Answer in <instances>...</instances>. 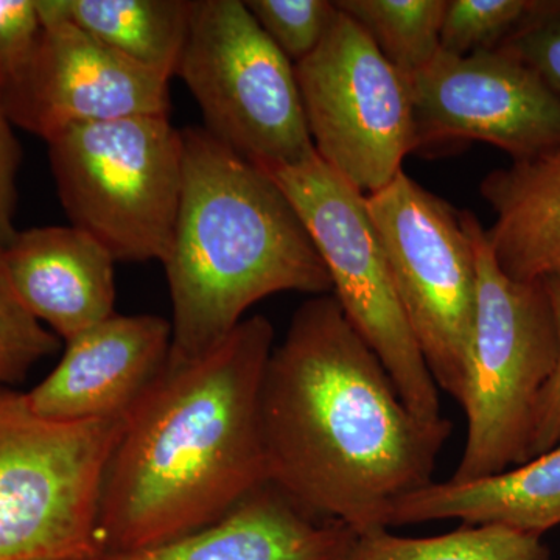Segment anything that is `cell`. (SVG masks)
<instances>
[{
  "instance_id": "6da1fadb",
  "label": "cell",
  "mask_w": 560,
  "mask_h": 560,
  "mask_svg": "<svg viewBox=\"0 0 560 560\" xmlns=\"http://www.w3.org/2000/svg\"><path fill=\"white\" fill-rule=\"evenodd\" d=\"M268 482L357 533L433 482L453 425L401 400L381 359L331 294L304 302L272 349L260 394Z\"/></svg>"
},
{
  "instance_id": "7a4b0ae2",
  "label": "cell",
  "mask_w": 560,
  "mask_h": 560,
  "mask_svg": "<svg viewBox=\"0 0 560 560\" xmlns=\"http://www.w3.org/2000/svg\"><path fill=\"white\" fill-rule=\"evenodd\" d=\"M272 349L275 329L256 315L205 355L167 361L125 418L106 466L103 556L149 550L212 525L270 481L260 394Z\"/></svg>"
},
{
  "instance_id": "3957f363",
  "label": "cell",
  "mask_w": 560,
  "mask_h": 560,
  "mask_svg": "<svg viewBox=\"0 0 560 560\" xmlns=\"http://www.w3.org/2000/svg\"><path fill=\"white\" fill-rule=\"evenodd\" d=\"M183 194L167 257L168 363L205 355L256 302L331 293L326 265L271 176L205 128L183 130Z\"/></svg>"
},
{
  "instance_id": "277c9868",
  "label": "cell",
  "mask_w": 560,
  "mask_h": 560,
  "mask_svg": "<svg viewBox=\"0 0 560 560\" xmlns=\"http://www.w3.org/2000/svg\"><path fill=\"white\" fill-rule=\"evenodd\" d=\"M477 259V312L469 378L460 407L467 438L448 480H480L525 460L534 412L559 360V330L544 280L500 270L486 230L460 212Z\"/></svg>"
},
{
  "instance_id": "5b68a950",
  "label": "cell",
  "mask_w": 560,
  "mask_h": 560,
  "mask_svg": "<svg viewBox=\"0 0 560 560\" xmlns=\"http://www.w3.org/2000/svg\"><path fill=\"white\" fill-rule=\"evenodd\" d=\"M124 423L40 418L0 388V560L102 558L98 501Z\"/></svg>"
},
{
  "instance_id": "8992f818",
  "label": "cell",
  "mask_w": 560,
  "mask_h": 560,
  "mask_svg": "<svg viewBox=\"0 0 560 560\" xmlns=\"http://www.w3.org/2000/svg\"><path fill=\"white\" fill-rule=\"evenodd\" d=\"M70 224L119 261H164L183 194L184 140L168 116L70 127L47 140Z\"/></svg>"
},
{
  "instance_id": "52a82bcc",
  "label": "cell",
  "mask_w": 560,
  "mask_h": 560,
  "mask_svg": "<svg viewBox=\"0 0 560 560\" xmlns=\"http://www.w3.org/2000/svg\"><path fill=\"white\" fill-rule=\"evenodd\" d=\"M176 75L205 130L261 171L315 153L294 65L242 0H195Z\"/></svg>"
},
{
  "instance_id": "ba28073f",
  "label": "cell",
  "mask_w": 560,
  "mask_h": 560,
  "mask_svg": "<svg viewBox=\"0 0 560 560\" xmlns=\"http://www.w3.org/2000/svg\"><path fill=\"white\" fill-rule=\"evenodd\" d=\"M264 172L293 205L329 272L331 296L381 359L401 400L420 418H441L440 388L401 308L366 197L316 151Z\"/></svg>"
},
{
  "instance_id": "9c48e42d",
  "label": "cell",
  "mask_w": 560,
  "mask_h": 560,
  "mask_svg": "<svg viewBox=\"0 0 560 560\" xmlns=\"http://www.w3.org/2000/svg\"><path fill=\"white\" fill-rule=\"evenodd\" d=\"M366 205L423 360L460 404L477 312V259L460 212L404 171Z\"/></svg>"
},
{
  "instance_id": "30bf717a",
  "label": "cell",
  "mask_w": 560,
  "mask_h": 560,
  "mask_svg": "<svg viewBox=\"0 0 560 560\" xmlns=\"http://www.w3.org/2000/svg\"><path fill=\"white\" fill-rule=\"evenodd\" d=\"M294 72L316 154L364 197L385 189L416 147L408 80L342 11Z\"/></svg>"
},
{
  "instance_id": "8fae6325",
  "label": "cell",
  "mask_w": 560,
  "mask_h": 560,
  "mask_svg": "<svg viewBox=\"0 0 560 560\" xmlns=\"http://www.w3.org/2000/svg\"><path fill=\"white\" fill-rule=\"evenodd\" d=\"M415 151L480 140L515 161L560 154V97L504 51L438 55L408 79Z\"/></svg>"
},
{
  "instance_id": "7c38bea8",
  "label": "cell",
  "mask_w": 560,
  "mask_h": 560,
  "mask_svg": "<svg viewBox=\"0 0 560 560\" xmlns=\"http://www.w3.org/2000/svg\"><path fill=\"white\" fill-rule=\"evenodd\" d=\"M36 2L43 39L31 79L7 109L14 127L47 142L75 125L168 116L171 79L121 57Z\"/></svg>"
},
{
  "instance_id": "4fadbf2b",
  "label": "cell",
  "mask_w": 560,
  "mask_h": 560,
  "mask_svg": "<svg viewBox=\"0 0 560 560\" xmlns=\"http://www.w3.org/2000/svg\"><path fill=\"white\" fill-rule=\"evenodd\" d=\"M171 348V320L114 313L66 342L54 371L25 393L28 405L57 422L125 419L160 378Z\"/></svg>"
},
{
  "instance_id": "5bb4252c",
  "label": "cell",
  "mask_w": 560,
  "mask_h": 560,
  "mask_svg": "<svg viewBox=\"0 0 560 560\" xmlns=\"http://www.w3.org/2000/svg\"><path fill=\"white\" fill-rule=\"evenodd\" d=\"M2 257L24 307L65 342L116 313V260L72 224L18 231Z\"/></svg>"
},
{
  "instance_id": "9a60e30c",
  "label": "cell",
  "mask_w": 560,
  "mask_h": 560,
  "mask_svg": "<svg viewBox=\"0 0 560 560\" xmlns=\"http://www.w3.org/2000/svg\"><path fill=\"white\" fill-rule=\"evenodd\" d=\"M353 536L346 523L311 514L267 482L212 525L102 560H341Z\"/></svg>"
},
{
  "instance_id": "2e32d148",
  "label": "cell",
  "mask_w": 560,
  "mask_h": 560,
  "mask_svg": "<svg viewBox=\"0 0 560 560\" xmlns=\"http://www.w3.org/2000/svg\"><path fill=\"white\" fill-rule=\"evenodd\" d=\"M438 521L504 526L544 536L560 525V444L480 480L430 482L394 501L385 523L389 529Z\"/></svg>"
},
{
  "instance_id": "e0dca14e",
  "label": "cell",
  "mask_w": 560,
  "mask_h": 560,
  "mask_svg": "<svg viewBox=\"0 0 560 560\" xmlns=\"http://www.w3.org/2000/svg\"><path fill=\"white\" fill-rule=\"evenodd\" d=\"M495 213L486 231L500 270L521 282L560 272V154L511 162L482 179Z\"/></svg>"
},
{
  "instance_id": "ac0fdd59",
  "label": "cell",
  "mask_w": 560,
  "mask_h": 560,
  "mask_svg": "<svg viewBox=\"0 0 560 560\" xmlns=\"http://www.w3.org/2000/svg\"><path fill=\"white\" fill-rule=\"evenodd\" d=\"M195 0H39L55 16L172 80L189 35Z\"/></svg>"
},
{
  "instance_id": "d6986e66",
  "label": "cell",
  "mask_w": 560,
  "mask_h": 560,
  "mask_svg": "<svg viewBox=\"0 0 560 560\" xmlns=\"http://www.w3.org/2000/svg\"><path fill=\"white\" fill-rule=\"evenodd\" d=\"M341 560H552L533 534L497 525H463L433 537H404L388 528L361 530Z\"/></svg>"
},
{
  "instance_id": "ffe728a7",
  "label": "cell",
  "mask_w": 560,
  "mask_h": 560,
  "mask_svg": "<svg viewBox=\"0 0 560 560\" xmlns=\"http://www.w3.org/2000/svg\"><path fill=\"white\" fill-rule=\"evenodd\" d=\"M335 5L407 80L440 55L447 0H337Z\"/></svg>"
},
{
  "instance_id": "44dd1931",
  "label": "cell",
  "mask_w": 560,
  "mask_h": 560,
  "mask_svg": "<svg viewBox=\"0 0 560 560\" xmlns=\"http://www.w3.org/2000/svg\"><path fill=\"white\" fill-rule=\"evenodd\" d=\"M537 0H447L441 51L469 57L499 50L536 9Z\"/></svg>"
},
{
  "instance_id": "7402d4cb",
  "label": "cell",
  "mask_w": 560,
  "mask_h": 560,
  "mask_svg": "<svg viewBox=\"0 0 560 560\" xmlns=\"http://www.w3.org/2000/svg\"><path fill=\"white\" fill-rule=\"evenodd\" d=\"M60 342L14 293L0 248V388L25 381L36 364L58 352Z\"/></svg>"
},
{
  "instance_id": "603a6c76",
  "label": "cell",
  "mask_w": 560,
  "mask_h": 560,
  "mask_svg": "<svg viewBox=\"0 0 560 560\" xmlns=\"http://www.w3.org/2000/svg\"><path fill=\"white\" fill-rule=\"evenodd\" d=\"M245 5L294 66L318 49L340 13L329 0H246Z\"/></svg>"
},
{
  "instance_id": "cb8c5ba5",
  "label": "cell",
  "mask_w": 560,
  "mask_h": 560,
  "mask_svg": "<svg viewBox=\"0 0 560 560\" xmlns=\"http://www.w3.org/2000/svg\"><path fill=\"white\" fill-rule=\"evenodd\" d=\"M43 32L36 0H0V102L5 110L31 79Z\"/></svg>"
},
{
  "instance_id": "d4e9b609",
  "label": "cell",
  "mask_w": 560,
  "mask_h": 560,
  "mask_svg": "<svg viewBox=\"0 0 560 560\" xmlns=\"http://www.w3.org/2000/svg\"><path fill=\"white\" fill-rule=\"evenodd\" d=\"M499 50L528 66L560 97V0H537L528 20Z\"/></svg>"
},
{
  "instance_id": "484cf974",
  "label": "cell",
  "mask_w": 560,
  "mask_h": 560,
  "mask_svg": "<svg viewBox=\"0 0 560 560\" xmlns=\"http://www.w3.org/2000/svg\"><path fill=\"white\" fill-rule=\"evenodd\" d=\"M548 294H550L552 311H555L556 323H558L559 345H560V272L544 279ZM560 444V348L558 366L555 374L545 386L541 393L539 404H537L536 412H534L533 425L528 445H526L525 460L536 458L544 455L556 445ZM522 463V464H523Z\"/></svg>"
},
{
  "instance_id": "4316f807",
  "label": "cell",
  "mask_w": 560,
  "mask_h": 560,
  "mask_svg": "<svg viewBox=\"0 0 560 560\" xmlns=\"http://www.w3.org/2000/svg\"><path fill=\"white\" fill-rule=\"evenodd\" d=\"M22 161L20 140L13 131L9 114L0 102V248L16 235L14 215L18 206V172Z\"/></svg>"
},
{
  "instance_id": "83f0119b",
  "label": "cell",
  "mask_w": 560,
  "mask_h": 560,
  "mask_svg": "<svg viewBox=\"0 0 560 560\" xmlns=\"http://www.w3.org/2000/svg\"><path fill=\"white\" fill-rule=\"evenodd\" d=\"M102 558H103V556H102ZM102 558L86 559V560H102Z\"/></svg>"
}]
</instances>
